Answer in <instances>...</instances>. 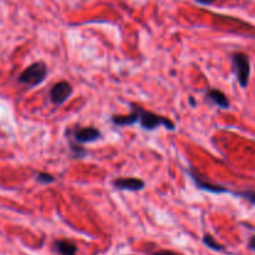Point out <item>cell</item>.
I'll return each instance as SVG.
<instances>
[{
	"label": "cell",
	"mask_w": 255,
	"mask_h": 255,
	"mask_svg": "<svg viewBox=\"0 0 255 255\" xmlns=\"http://www.w3.org/2000/svg\"><path fill=\"white\" fill-rule=\"evenodd\" d=\"M131 106L132 110H134L137 114V124H139V126L143 129L153 131V129H157L161 126L169 129V131H174L176 129V126H174L173 122L169 119H167V117L153 114V112L148 111V110L142 109L141 106H138L136 104H131Z\"/></svg>",
	"instance_id": "6da1fadb"
},
{
	"label": "cell",
	"mask_w": 255,
	"mask_h": 255,
	"mask_svg": "<svg viewBox=\"0 0 255 255\" xmlns=\"http://www.w3.org/2000/svg\"><path fill=\"white\" fill-rule=\"evenodd\" d=\"M47 75V66L45 62L37 61L27 66L21 75L19 76L20 84H24L29 87L39 86L40 84L45 81Z\"/></svg>",
	"instance_id": "7a4b0ae2"
},
{
	"label": "cell",
	"mask_w": 255,
	"mask_h": 255,
	"mask_svg": "<svg viewBox=\"0 0 255 255\" xmlns=\"http://www.w3.org/2000/svg\"><path fill=\"white\" fill-rule=\"evenodd\" d=\"M232 62H233V70L238 79L239 85L243 89L248 87L249 80H251V60L248 55L244 52H236L232 56Z\"/></svg>",
	"instance_id": "3957f363"
},
{
	"label": "cell",
	"mask_w": 255,
	"mask_h": 255,
	"mask_svg": "<svg viewBox=\"0 0 255 255\" xmlns=\"http://www.w3.org/2000/svg\"><path fill=\"white\" fill-rule=\"evenodd\" d=\"M67 136L72 137L74 142L79 144L84 143H91V142L97 141L99 138H101V132L100 129H97L96 127H75V128L69 129L67 131Z\"/></svg>",
	"instance_id": "277c9868"
},
{
	"label": "cell",
	"mask_w": 255,
	"mask_h": 255,
	"mask_svg": "<svg viewBox=\"0 0 255 255\" xmlns=\"http://www.w3.org/2000/svg\"><path fill=\"white\" fill-rule=\"evenodd\" d=\"M72 95V86L70 82L67 81H60L57 84H55L54 86L50 90V100H51L52 104L62 105L64 102H66L70 99V96Z\"/></svg>",
	"instance_id": "5b68a950"
},
{
	"label": "cell",
	"mask_w": 255,
	"mask_h": 255,
	"mask_svg": "<svg viewBox=\"0 0 255 255\" xmlns=\"http://www.w3.org/2000/svg\"><path fill=\"white\" fill-rule=\"evenodd\" d=\"M187 173L191 176V178L193 179V182L196 183V187L198 189H202V191L208 192V193H213V194L232 193V191H229V189L226 188V187L219 186V184H216V183H212V182L201 178V177L198 176V173H196V172L188 171Z\"/></svg>",
	"instance_id": "8992f818"
},
{
	"label": "cell",
	"mask_w": 255,
	"mask_h": 255,
	"mask_svg": "<svg viewBox=\"0 0 255 255\" xmlns=\"http://www.w3.org/2000/svg\"><path fill=\"white\" fill-rule=\"evenodd\" d=\"M112 184L115 188L120 189V191L136 192L144 189V182L136 177H121V178L114 179Z\"/></svg>",
	"instance_id": "52a82bcc"
},
{
	"label": "cell",
	"mask_w": 255,
	"mask_h": 255,
	"mask_svg": "<svg viewBox=\"0 0 255 255\" xmlns=\"http://www.w3.org/2000/svg\"><path fill=\"white\" fill-rule=\"evenodd\" d=\"M207 99L211 100L214 105H217L218 107L221 109L227 110L231 107V102H229L228 97L226 96L224 92H222L221 90H217V89H212L207 92Z\"/></svg>",
	"instance_id": "ba28073f"
},
{
	"label": "cell",
	"mask_w": 255,
	"mask_h": 255,
	"mask_svg": "<svg viewBox=\"0 0 255 255\" xmlns=\"http://www.w3.org/2000/svg\"><path fill=\"white\" fill-rule=\"evenodd\" d=\"M54 251L60 255H76L77 246L71 241L59 239L54 242Z\"/></svg>",
	"instance_id": "9c48e42d"
},
{
	"label": "cell",
	"mask_w": 255,
	"mask_h": 255,
	"mask_svg": "<svg viewBox=\"0 0 255 255\" xmlns=\"http://www.w3.org/2000/svg\"><path fill=\"white\" fill-rule=\"evenodd\" d=\"M203 243H204V246L208 247V248L212 249V251H216V252H224V251H226L224 246H222L221 243H218V242H217L216 239H214L213 237L211 236V234H204Z\"/></svg>",
	"instance_id": "30bf717a"
},
{
	"label": "cell",
	"mask_w": 255,
	"mask_h": 255,
	"mask_svg": "<svg viewBox=\"0 0 255 255\" xmlns=\"http://www.w3.org/2000/svg\"><path fill=\"white\" fill-rule=\"evenodd\" d=\"M231 194L238 197V198H243L246 201H248L249 203H252L255 206V191L253 189H247V191H239V192H232Z\"/></svg>",
	"instance_id": "8fae6325"
},
{
	"label": "cell",
	"mask_w": 255,
	"mask_h": 255,
	"mask_svg": "<svg viewBox=\"0 0 255 255\" xmlns=\"http://www.w3.org/2000/svg\"><path fill=\"white\" fill-rule=\"evenodd\" d=\"M70 151L75 158H82L86 154V149L76 142H70Z\"/></svg>",
	"instance_id": "7c38bea8"
},
{
	"label": "cell",
	"mask_w": 255,
	"mask_h": 255,
	"mask_svg": "<svg viewBox=\"0 0 255 255\" xmlns=\"http://www.w3.org/2000/svg\"><path fill=\"white\" fill-rule=\"evenodd\" d=\"M36 181L39 182L40 184H42V186H46V184L54 183L56 179H55V177L52 176V174L45 173V172H40V173H37L36 176Z\"/></svg>",
	"instance_id": "4fadbf2b"
},
{
	"label": "cell",
	"mask_w": 255,
	"mask_h": 255,
	"mask_svg": "<svg viewBox=\"0 0 255 255\" xmlns=\"http://www.w3.org/2000/svg\"><path fill=\"white\" fill-rule=\"evenodd\" d=\"M151 255H178V254L174 253V252L172 251H159V252H154V253Z\"/></svg>",
	"instance_id": "5bb4252c"
},
{
	"label": "cell",
	"mask_w": 255,
	"mask_h": 255,
	"mask_svg": "<svg viewBox=\"0 0 255 255\" xmlns=\"http://www.w3.org/2000/svg\"><path fill=\"white\" fill-rule=\"evenodd\" d=\"M248 247H249V249H251V251L255 252V236L251 237V239H249Z\"/></svg>",
	"instance_id": "9a60e30c"
},
{
	"label": "cell",
	"mask_w": 255,
	"mask_h": 255,
	"mask_svg": "<svg viewBox=\"0 0 255 255\" xmlns=\"http://www.w3.org/2000/svg\"><path fill=\"white\" fill-rule=\"evenodd\" d=\"M197 2H199L201 5H212L217 1V0H196Z\"/></svg>",
	"instance_id": "2e32d148"
}]
</instances>
